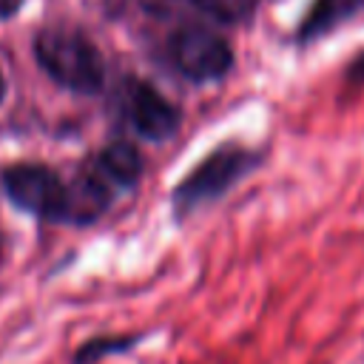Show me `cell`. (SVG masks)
Listing matches in <instances>:
<instances>
[{
  "label": "cell",
  "mask_w": 364,
  "mask_h": 364,
  "mask_svg": "<svg viewBox=\"0 0 364 364\" xmlns=\"http://www.w3.org/2000/svg\"><path fill=\"white\" fill-rule=\"evenodd\" d=\"M40 68L74 94H97L105 82V60L94 40L71 26H46L34 37Z\"/></svg>",
  "instance_id": "obj_1"
},
{
  "label": "cell",
  "mask_w": 364,
  "mask_h": 364,
  "mask_svg": "<svg viewBox=\"0 0 364 364\" xmlns=\"http://www.w3.org/2000/svg\"><path fill=\"white\" fill-rule=\"evenodd\" d=\"M119 108L125 122L151 142L171 139L179 128V108L142 80H125L119 85Z\"/></svg>",
  "instance_id": "obj_5"
},
{
  "label": "cell",
  "mask_w": 364,
  "mask_h": 364,
  "mask_svg": "<svg viewBox=\"0 0 364 364\" xmlns=\"http://www.w3.org/2000/svg\"><path fill=\"white\" fill-rule=\"evenodd\" d=\"M23 3H26V0H0V20L17 14V11L23 9Z\"/></svg>",
  "instance_id": "obj_11"
},
{
  "label": "cell",
  "mask_w": 364,
  "mask_h": 364,
  "mask_svg": "<svg viewBox=\"0 0 364 364\" xmlns=\"http://www.w3.org/2000/svg\"><path fill=\"white\" fill-rule=\"evenodd\" d=\"M6 97V80H3V74H0V100Z\"/></svg>",
  "instance_id": "obj_12"
},
{
  "label": "cell",
  "mask_w": 364,
  "mask_h": 364,
  "mask_svg": "<svg viewBox=\"0 0 364 364\" xmlns=\"http://www.w3.org/2000/svg\"><path fill=\"white\" fill-rule=\"evenodd\" d=\"M262 162L259 151H250L245 145L228 142L210 151L171 193L176 219H185L188 213L222 199L236 182H242L256 165Z\"/></svg>",
  "instance_id": "obj_2"
},
{
  "label": "cell",
  "mask_w": 364,
  "mask_h": 364,
  "mask_svg": "<svg viewBox=\"0 0 364 364\" xmlns=\"http://www.w3.org/2000/svg\"><path fill=\"white\" fill-rule=\"evenodd\" d=\"M185 3H191L199 14L216 23H225V26L247 23L256 9V0H185Z\"/></svg>",
  "instance_id": "obj_9"
},
{
  "label": "cell",
  "mask_w": 364,
  "mask_h": 364,
  "mask_svg": "<svg viewBox=\"0 0 364 364\" xmlns=\"http://www.w3.org/2000/svg\"><path fill=\"white\" fill-rule=\"evenodd\" d=\"M364 11V0H316L299 26V43H310Z\"/></svg>",
  "instance_id": "obj_8"
},
{
  "label": "cell",
  "mask_w": 364,
  "mask_h": 364,
  "mask_svg": "<svg viewBox=\"0 0 364 364\" xmlns=\"http://www.w3.org/2000/svg\"><path fill=\"white\" fill-rule=\"evenodd\" d=\"M145 338H148L145 330H139V333H97L74 347L68 364H102L108 358L134 353Z\"/></svg>",
  "instance_id": "obj_7"
},
{
  "label": "cell",
  "mask_w": 364,
  "mask_h": 364,
  "mask_svg": "<svg viewBox=\"0 0 364 364\" xmlns=\"http://www.w3.org/2000/svg\"><path fill=\"white\" fill-rule=\"evenodd\" d=\"M91 168L114 191H122V188H134L139 182V176H142V156H139V151L131 142H111V145H105L91 159Z\"/></svg>",
  "instance_id": "obj_6"
},
{
  "label": "cell",
  "mask_w": 364,
  "mask_h": 364,
  "mask_svg": "<svg viewBox=\"0 0 364 364\" xmlns=\"http://www.w3.org/2000/svg\"><path fill=\"white\" fill-rule=\"evenodd\" d=\"M3 188L20 210L43 222L68 225V202H71L68 182H63L60 173L51 171L48 165H37V162L11 165L3 173Z\"/></svg>",
  "instance_id": "obj_3"
},
{
  "label": "cell",
  "mask_w": 364,
  "mask_h": 364,
  "mask_svg": "<svg viewBox=\"0 0 364 364\" xmlns=\"http://www.w3.org/2000/svg\"><path fill=\"white\" fill-rule=\"evenodd\" d=\"M168 54L173 68L191 82H213L222 80L233 65L230 46L205 26H182L173 31L168 43Z\"/></svg>",
  "instance_id": "obj_4"
},
{
  "label": "cell",
  "mask_w": 364,
  "mask_h": 364,
  "mask_svg": "<svg viewBox=\"0 0 364 364\" xmlns=\"http://www.w3.org/2000/svg\"><path fill=\"white\" fill-rule=\"evenodd\" d=\"M347 77H350L353 82H364V54H361V57H355V60L350 63Z\"/></svg>",
  "instance_id": "obj_10"
}]
</instances>
